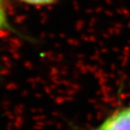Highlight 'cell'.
I'll return each instance as SVG.
<instances>
[{
	"mask_svg": "<svg viewBox=\"0 0 130 130\" xmlns=\"http://www.w3.org/2000/svg\"><path fill=\"white\" fill-rule=\"evenodd\" d=\"M95 130H130V107L114 112Z\"/></svg>",
	"mask_w": 130,
	"mask_h": 130,
	"instance_id": "obj_1",
	"label": "cell"
},
{
	"mask_svg": "<svg viewBox=\"0 0 130 130\" xmlns=\"http://www.w3.org/2000/svg\"><path fill=\"white\" fill-rule=\"evenodd\" d=\"M23 2L31 5H36V6H43V5H50L55 2L56 0H21Z\"/></svg>",
	"mask_w": 130,
	"mask_h": 130,
	"instance_id": "obj_3",
	"label": "cell"
},
{
	"mask_svg": "<svg viewBox=\"0 0 130 130\" xmlns=\"http://www.w3.org/2000/svg\"><path fill=\"white\" fill-rule=\"evenodd\" d=\"M3 29H9V30L14 31L12 27L9 25V23L7 21L4 2H3V0H0V31Z\"/></svg>",
	"mask_w": 130,
	"mask_h": 130,
	"instance_id": "obj_2",
	"label": "cell"
}]
</instances>
